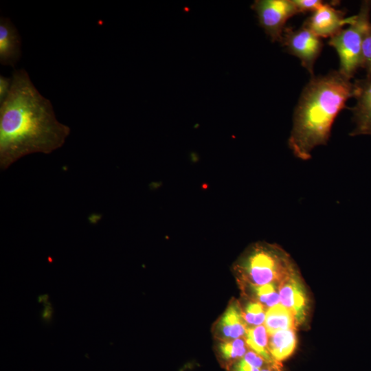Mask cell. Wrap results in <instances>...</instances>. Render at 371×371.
<instances>
[{
	"instance_id": "obj_1",
	"label": "cell",
	"mask_w": 371,
	"mask_h": 371,
	"mask_svg": "<svg viewBox=\"0 0 371 371\" xmlns=\"http://www.w3.org/2000/svg\"><path fill=\"white\" fill-rule=\"evenodd\" d=\"M70 128L58 122L51 102L34 87L27 72L14 69L8 95L0 104V166L5 170L29 154L60 148Z\"/></svg>"
},
{
	"instance_id": "obj_2",
	"label": "cell",
	"mask_w": 371,
	"mask_h": 371,
	"mask_svg": "<svg viewBox=\"0 0 371 371\" xmlns=\"http://www.w3.org/2000/svg\"><path fill=\"white\" fill-rule=\"evenodd\" d=\"M355 91V83L338 70L312 77L293 113L288 145L295 157L308 160L315 147L327 144L335 118Z\"/></svg>"
},
{
	"instance_id": "obj_3",
	"label": "cell",
	"mask_w": 371,
	"mask_h": 371,
	"mask_svg": "<svg viewBox=\"0 0 371 371\" xmlns=\"http://www.w3.org/2000/svg\"><path fill=\"white\" fill-rule=\"evenodd\" d=\"M370 10L371 1H362L355 22L330 38L328 43L335 49L339 56L338 71L350 79L361 67L363 41L371 25Z\"/></svg>"
},
{
	"instance_id": "obj_4",
	"label": "cell",
	"mask_w": 371,
	"mask_h": 371,
	"mask_svg": "<svg viewBox=\"0 0 371 371\" xmlns=\"http://www.w3.org/2000/svg\"><path fill=\"white\" fill-rule=\"evenodd\" d=\"M239 267L258 286L272 284L293 271L287 256L280 250L262 244L254 246Z\"/></svg>"
},
{
	"instance_id": "obj_5",
	"label": "cell",
	"mask_w": 371,
	"mask_h": 371,
	"mask_svg": "<svg viewBox=\"0 0 371 371\" xmlns=\"http://www.w3.org/2000/svg\"><path fill=\"white\" fill-rule=\"evenodd\" d=\"M251 9L272 42H281L286 22L298 14L292 0H256Z\"/></svg>"
},
{
	"instance_id": "obj_6",
	"label": "cell",
	"mask_w": 371,
	"mask_h": 371,
	"mask_svg": "<svg viewBox=\"0 0 371 371\" xmlns=\"http://www.w3.org/2000/svg\"><path fill=\"white\" fill-rule=\"evenodd\" d=\"M280 43L314 76V65L323 47L321 38L304 26L297 30L285 27Z\"/></svg>"
},
{
	"instance_id": "obj_7",
	"label": "cell",
	"mask_w": 371,
	"mask_h": 371,
	"mask_svg": "<svg viewBox=\"0 0 371 371\" xmlns=\"http://www.w3.org/2000/svg\"><path fill=\"white\" fill-rule=\"evenodd\" d=\"M355 19L356 14L345 17L344 11L337 10L328 3H324L313 12L302 26L319 38H331L341 30L345 25L353 23Z\"/></svg>"
},
{
	"instance_id": "obj_8",
	"label": "cell",
	"mask_w": 371,
	"mask_h": 371,
	"mask_svg": "<svg viewBox=\"0 0 371 371\" xmlns=\"http://www.w3.org/2000/svg\"><path fill=\"white\" fill-rule=\"evenodd\" d=\"M356 103L352 108L355 127L351 136L371 135V78L354 82Z\"/></svg>"
},
{
	"instance_id": "obj_9",
	"label": "cell",
	"mask_w": 371,
	"mask_h": 371,
	"mask_svg": "<svg viewBox=\"0 0 371 371\" xmlns=\"http://www.w3.org/2000/svg\"><path fill=\"white\" fill-rule=\"evenodd\" d=\"M21 57L19 33L9 18L0 19V63L14 67Z\"/></svg>"
},
{
	"instance_id": "obj_10",
	"label": "cell",
	"mask_w": 371,
	"mask_h": 371,
	"mask_svg": "<svg viewBox=\"0 0 371 371\" xmlns=\"http://www.w3.org/2000/svg\"><path fill=\"white\" fill-rule=\"evenodd\" d=\"M299 284L293 270L282 279L279 291L281 304L290 310L297 319L302 318L306 306L305 295Z\"/></svg>"
},
{
	"instance_id": "obj_11",
	"label": "cell",
	"mask_w": 371,
	"mask_h": 371,
	"mask_svg": "<svg viewBox=\"0 0 371 371\" xmlns=\"http://www.w3.org/2000/svg\"><path fill=\"white\" fill-rule=\"evenodd\" d=\"M269 335L268 348L275 359L284 360L293 353L296 346L293 329L279 330Z\"/></svg>"
},
{
	"instance_id": "obj_12",
	"label": "cell",
	"mask_w": 371,
	"mask_h": 371,
	"mask_svg": "<svg viewBox=\"0 0 371 371\" xmlns=\"http://www.w3.org/2000/svg\"><path fill=\"white\" fill-rule=\"evenodd\" d=\"M294 323L293 314L281 304L270 307L266 313L265 324L269 335L282 330L293 329Z\"/></svg>"
},
{
	"instance_id": "obj_13",
	"label": "cell",
	"mask_w": 371,
	"mask_h": 371,
	"mask_svg": "<svg viewBox=\"0 0 371 371\" xmlns=\"http://www.w3.org/2000/svg\"><path fill=\"white\" fill-rule=\"evenodd\" d=\"M221 325L223 333L229 338L238 339L246 332L241 315L235 306L227 309L222 318Z\"/></svg>"
},
{
	"instance_id": "obj_14",
	"label": "cell",
	"mask_w": 371,
	"mask_h": 371,
	"mask_svg": "<svg viewBox=\"0 0 371 371\" xmlns=\"http://www.w3.org/2000/svg\"><path fill=\"white\" fill-rule=\"evenodd\" d=\"M246 342L257 354L266 360H270L268 354L269 350L267 331L265 326L262 325L249 328L246 332Z\"/></svg>"
},
{
	"instance_id": "obj_15",
	"label": "cell",
	"mask_w": 371,
	"mask_h": 371,
	"mask_svg": "<svg viewBox=\"0 0 371 371\" xmlns=\"http://www.w3.org/2000/svg\"><path fill=\"white\" fill-rule=\"evenodd\" d=\"M221 352L226 359H233L242 357L245 355L246 348L245 343L241 339H236L221 346Z\"/></svg>"
},
{
	"instance_id": "obj_16",
	"label": "cell",
	"mask_w": 371,
	"mask_h": 371,
	"mask_svg": "<svg viewBox=\"0 0 371 371\" xmlns=\"http://www.w3.org/2000/svg\"><path fill=\"white\" fill-rule=\"evenodd\" d=\"M256 291L260 301L269 308L280 304V295L272 284H267L256 287Z\"/></svg>"
},
{
	"instance_id": "obj_17",
	"label": "cell",
	"mask_w": 371,
	"mask_h": 371,
	"mask_svg": "<svg viewBox=\"0 0 371 371\" xmlns=\"http://www.w3.org/2000/svg\"><path fill=\"white\" fill-rule=\"evenodd\" d=\"M361 67L366 72V78H371V25L368 29L362 45Z\"/></svg>"
},
{
	"instance_id": "obj_18",
	"label": "cell",
	"mask_w": 371,
	"mask_h": 371,
	"mask_svg": "<svg viewBox=\"0 0 371 371\" xmlns=\"http://www.w3.org/2000/svg\"><path fill=\"white\" fill-rule=\"evenodd\" d=\"M265 315L260 304L251 303L247 306L244 318L249 324L260 326L265 322Z\"/></svg>"
},
{
	"instance_id": "obj_19",
	"label": "cell",
	"mask_w": 371,
	"mask_h": 371,
	"mask_svg": "<svg viewBox=\"0 0 371 371\" xmlns=\"http://www.w3.org/2000/svg\"><path fill=\"white\" fill-rule=\"evenodd\" d=\"M297 13L315 12L324 3L320 0H292Z\"/></svg>"
},
{
	"instance_id": "obj_20",
	"label": "cell",
	"mask_w": 371,
	"mask_h": 371,
	"mask_svg": "<svg viewBox=\"0 0 371 371\" xmlns=\"http://www.w3.org/2000/svg\"><path fill=\"white\" fill-rule=\"evenodd\" d=\"M12 85V77L0 76V104L3 102L10 91Z\"/></svg>"
},
{
	"instance_id": "obj_21",
	"label": "cell",
	"mask_w": 371,
	"mask_h": 371,
	"mask_svg": "<svg viewBox=\"0 0 371 371\" xmlns=\"http://www.w3.org/2000/svg\"><path fill=\"white\" fill-rule=\"evenodd\" d=\"M243 359L256 368H260L263 364V359L262 357L254 352L245 353Z\"/></svg>"
},
{
	"instance_id": "obj_22",
	"label": "cell",
	"mask_w": 371,
	"mask_h": 371,
	"mask_svg": "<svg viewBox=\"0 0 371 371\" xmlns=\"http://www.w3.org/2000/svg\"><path fill=\"white\" fill-rule=\"evenodd\" d=\"M234 371H260V370L243 358L235 366Z\"/></svg>"
},
{
	"instance_id": "obj_23",
	"label": "cell",
	"mask_w": 371,
	"mask_h": 371,
	"mask_svg": "<svg viewBox=\"0 0 371 371\" xmlns=\"http://www.w3.org/2000/svg\"><path fill=\"white\" fill-rule=\"evenodd\" d=\"M53 313V308L51 306V304L49 302H45V308L42 311V313H41V316L43 319H44L45 322H49L51 319L52 315Z\"/></svg>"
},
{
	"instance_id": "obj_24",
	"label": "cell",
	"mask_w": 371,
	"mask_h": 371,
	"mask_svg": "<svg viewBox=\"0 0 371 371\" xmlns=\"http://www.w3.org/2000/svg\"><path fill=\"white\" fill-rule=\"evenodd\" d=\"M260 371H271V370H270L265 369V370H260Z\"/></svg>"
}]
</instances>
